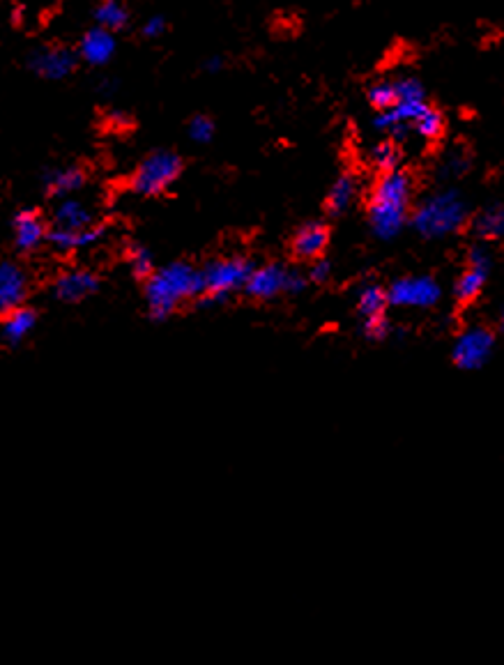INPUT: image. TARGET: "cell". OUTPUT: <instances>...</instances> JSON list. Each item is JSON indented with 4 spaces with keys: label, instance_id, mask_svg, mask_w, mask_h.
<instances>
[{
    "label": "cell",
    "instance_id": "cell-10",
    "mask_svg": "<svg viewBox=\"0 0 504 665\" xmlns=\"http://www.w3.org/2000/svg\"><path fill=\"white\" fill-rule=\"evenodd\" d=\"M491 270H493V258H491V254H488V249L479 244V247L470 251L468 267H465V272L461 274V279H458V284L454 288L456 300L458 302L477 300V297L481 295V290H484L488 284Z\"/></svg>",
    "mask_w": 504,
    "mask_h": 665
},
{
    "label": "cell",
    "instance_id": "cell-9",
    "mask_svg": "<svg viewBox=\"0 0 504 665\" xmlns=\"http://www.w3.org/2000/svg\"><path fill=\"white\" fill-rule=\"evenodd\" d=\"M495 334L486 327H470L458 336L454 346V362L463 371H477L493 355Z\"/></svg>",
    "mask_w": 504,
    "mask_h": 665
},
{
    "label": "cell",
    "instance_id": "cell-16",
    "mask_svg": "<svg viewBox=\"0 0 504 665\" xmlns=\"http://www.w3.org/2000/svg\"><path fill=\"white\" fill-rule=\"evenodd\" d=\"M53 226L63 228V231H83V228L95 226V217L90 208L76 196L60 198L53 212Z\"/></svg>",
    "mask_w": 504,
    "mask_h": 665
},
{
    "label": "cell",
    "instance_id": "cell-3",
    "mask_svg": "<svg viewBox=\"0 0 504 665\" xmlns=\"http://www.w3.org/2000/svg\"><path fill=\"white\" fill-rule=\"evenodd\" d=\"M465 221H468V203L456 189L435 191L412 214V226L429 240L461 231Z\"/></svg>",
    "mask_w": 504,
    "mask_h": 665
},
{
    "label": "cell",
    "instance_id": "cell-26",
    "mask_svg": "<svg viewBox=\"0 0 504 665\" xmlns=\"http://www.w3.org/2000/svg\"><path fill=\"white\" fill-rule=\"evenodd\" d=\"M366 99H369V104L376 111L389 109V106L396 104L394 81H378V83H373V86L369 88V93H366Z\"/></svg>",
    "mask_w": 504,
    "mask_h": 665
},
{
    "label": "cell",
    "instance_id": "cell-13",
    "mask_svg": "<svg viewBox=\"0 0 504 665\" xmlns=\"http://www.w3.org/2000/svg\"><path fill=\"white\" fill-rule=\"evenodd\" d=\"M14 228V247L19 251H35L42 242H47V224H44L42 214L35 210H21L14 214L12 221Z\"/></svg>",
    "mask_w": 504,
    "mask_h": 665
},
{
    "label": "cell",
    "instance_id": "cell-6",
    "mask_svg": "<svg viewBox=\"0 0 504 665\" xmlns=\"http://www.w3.org/2000/svg\"><path fill=\"white\" fill-rule=\"evenodd\" d=\"M307 288V277L295 270H286L284 265L254 267L249 274L244 290L256 300H272L281 293L297 295Z\"/></svg>",
    "mask_w": 504,
    "mask_h": 665
},
{
    "label": "cell",
    "instance_id": "cell-23",
    "mask_svg": "<svg viewBox=\"0 0 504 665\" xmlns=\"http://www.w3.org/2000/svg\"><path fill=\"white\" fill-rule=\"evenodd\" d=\"M387 290L378 284H366L357 297V309H360L362 318H376L387 316Z\"/></svg>",
    "mask_w": 504,
    "mask_h": 665
},
{
    "label": "cell",
    "instance_id": "cell-18",
    "mask_svg": "<svg viewBox=\"0 0 504 665\" xmlns=\"http://www.w3.org/2000/svg\"><path fill=\"white\" fill-rule=\"evenodd\" d=\"M37 325V313L33 309H24L17 307L10 313H5L3 323H0V339H3L7 346H19L24 343L30 334H33Z\"/></svg>",
    "mask_w": 504,
    "mask_h": 665
},
{
    "label": "cell",
    "instance_id": "cell-33",
    "mask_svg": "<svg viewBox=\"0 0 504 665\" xmlns=\"http://www.w3.org/2000/svg\"><path fill=\"white\" fill-rule=\"evenodd\" d=\"M447 168H445V173H449V175H458V173H463L465 171V168H468V159H461V157H449V162L445 164Z\"/></svg>",
    "mask_w": 504,
    "mask_h": 665
},
{
    "label": "cell",
    "instance_id": "cell-4",
    "mask_svg": "<svg viewBox=\"0 0 504 665\" xmlns=\"http://www.w3.org/2000/svg\"><path fill=\"white\" fill-rule=\"evenodd\" d=\"M254 270L247 258H224V261H215L210 263L203 274V295L205 300L201 302L203 307H212V304H219L221 300H226L233 290L244 288L247 284L249 274Z\"/></svg>",
    "mask_w": 504,
    "mask_h": 665
},
{
    "label": "cell",
    "instance_id": "cell-32",
    "mask_svg": "<svg viewBox=\"0 0 504 665\" xmlns=\"http://www.w3.org/2000/svg\"><path fill=\"white\" fill-rule=\"evenodd\" d=\"M332 274V265L327 261H316L311 265V272H309V279L316 281V284H325L327 279H330Z\"/></svg>",
    "mask_w": 504,
    "mask_h": 665
},
{
    "label": "cell",
    "instance_id": "cell-1",
    "mask_svg": "<svg viewBox=\"0 0 504 665\" xmlns=\"http://www.w3.org/2000/svg\"><path fill=\"white\" fill-rule=\"evenodd\" d=\"M412 203V180L408 173L396 171L383 173V178L373 187L369 201V224L380 240H394L408 224Z\"/></svg>",
    "mask_w": 504,
    "mask_h": 665
},
{
    "label": "cell",
    "instance_id": "cell-7",
    "mask_svg": "<svg viewBox=\"0 0 504 665\" xmlns=\"http://www.w3.org/2000/svg\"><path fill=\"white\" fill-rule=\"evenodd\" d=\"M442 288L431 277H406L387 290V302L403 309H431L440 302Z\"/></svg>",
    "mask_w": 504,
    "mask_h": 665
},
{
    "label": "cell",
    "instance_id": "cell-25",
    "mask_svg": "<svg viewBox=\"0 0 504 665\" xmlns=\"http://www.w3.org/2000/svg\"><path fill=\"white\" fill-rule=\"evenodd\" d=\"M396 145H399V143H394L392 139L373 145L371 162H373V166L378 168V171L387 173V171H396V168H399L401 152H399V148H396Z\"/></svg>",
    "mask_w": 504,
    "mask_h": 665
},
{
    "label": "cell",
    "instance_id": "cell-15",
    "mask_svg": "<svg viewBox=\"0 0 504 665\" xmlns=\"http://www.w3.org/2000/svg\"><path fill=\"white\" fill-rule=\"evenodd\" d=\"M42 185L51 198H58L60 201V198L79 194L83 185H86V173H83V168L79 166L51 168V171L44 173Z\"/></svg>",
    "mask_w": 504,
    "mask_h": 665
},
{
    "label": "cell",
    "instance_id": "cell-21",
    "mask_svg": "<svg viewBox=\"0 0 504 665\" xmlns=\"http://www.w3.org/2000/svg\"><path fill=\"white\" fill-rule=\"evenodd\" d=\"M95 24L111 30V33H118L129 24L127 5L122 0H99V5L95 7Z\"/></svg>",
    "mask_w": 504,
    "mask_h": 665
},
{
    "label": "cell",
    "instance_id": "cell-5",
    "mask_svg": "<svg viewBox=\"0 0 504 665\" xmlns=\"http://www.w3.org/2000/svg\"><path fill=\"white\" fill-rule=\"evenodd\" d=\"M182 173V159L171 150H157L143 159L132 178L139 196H162Z\"/></svg>",
    "mask_w": 504,
    "mask_h": 665
},
{
    "label": "cell",
    "instance_id": "cell-8",
    "mask_svg": "<svg viewBox=\"0 0 504 665\" xmlns=\"http://www.w3.org/2000/svg\"><path fill=\"white\" fill-rule=\"evenodd\" d=\"M76 65H79L76 51L63 47V44H47V47L30 51L28 56V67L33 74L47 81L67 79L76 70Z\"/></svg>",
    "mask_w": 504,
    "mask_h": 665
},
{
    "label": "cell",
    "instance_id": "cell-31",
    "mask_svg": "<svg viewBox=\"0 0 504 665\" xmlns=\"http://www.w3.org/2000/svg\"><path fill=\"white\" fill-rule=\"evenodd\" d=\"M141 30L145 37H162L166 33V19L162 17V14H152L150 19H145Z\"/></svg>",
    "mask_w": 504,
    "mask_h": 665
},
{
    "label": "cell",
    "instance_id": "cell-19",
    "mask_svg": "<svg viewBox=\"0 0 504 665\" xmlns=\"http://www.w3.org/2000/svg\"><path fill=\"white\" fill-rule=\"evenodd\" d=\"M327 242H330V231L320 224H307L295 233L293 251L300 258H318L323 254Z\"/></svg>",
    "mask_w": 504,
    "mask_h": 665
},
{
    "label": "cell",
    "instance_id": "cell-24",
    "mask_svg": "<svg viewBox=\"0 0 504 665\" xmlns=\"http://www.w3.org/2000/svg\"><path fill=\"white\" fill-rule=\"evenodd\" d=\"M442 129H445V118H442L440 111H435L433 106H426L422 111V116H419L415 122H412V132L417 136H422L426 141H433L438 139L442 134Z\"/></svg>",
    "mask_w": 504,
    "mask_h": 665
},
{
    "label": "cell",
    "instance_id": "cell-14",
    "mask_svg": "<svg viewBox=\"0 0 504 665\" xmlns=\"http://www.w3.org/2000/svg\"><path fill=\"white\" fill-rule=\"evenodd\" d=\"M53 290H56V297L60 302H70V304L83 302V300H88L90 295L97 293L99 279L88 270H70V272L60 274Z\"/></svg>",
    "mask_w": 504,
    "mask_h": 665
},
{
    "label": "cell",
    "instance_id": "cell-17",
    "mask_svg": "<svg viewBox=\"0 0 504 665\" xmlns=\"http://www.w3.org/2000/svg\"><path fill=\"white\" fill-rule=\"evenodd\" d=\"M102 235L104 228L97 224L83 228V231H63V228L51 226V231H47V242L53 249L60 251V254H70V251L93 247V244L102 240Z\"/></svg>",
    "mask_w": 504,
    "mask_h": 665
},
{
    "label": "cell",
    "instance_id": "cell-34",
    "mask_svg": "<svg viewBox=\"0 0 504 665\" xmlns=\"http://www.w3.org/2000/svg\"><path fill=\"white\" fill-rule=\"evenodd\" d=\"M221 67H224V63H221L219 56H212L210 60H205V63H203V70L208 74H217Z\"/></svg>",
    "mask_w": 504,
    "mask_h": 665
},
{
    "label": "cell",
    "instance_id": "cell-22",
    "mask_svg": "<svg viewBox=\"0 0 504 665\" xmlns=\"http://www.w3.org/2000/svg\"><path fill=\"white\" fill-rule=\"evenodd\" d=\"M475 233L481 240H500L504 235V210L500 203L488 205L475 219Z\"/></svg>",
    "mask_w": 504,
    "mask_h": 665
},
{
    "label": "cell",
    "instance_id": "cell-35",
    "mask_svg": "<svg viewBox=\"0 0 504 665\" xmlns=\"http://www.w3.org/2000/svg\"><path fill=\"white\" fill-rule=\"evenodd\" d=\"M118 90V81H113V79H106L99 83V93L102 95H113Z\"/></svg>",
    "mask_w": 504,
    "mask_h": 665
},
{
    "label": "cell",
    "instance_id": "cell-12",
    "mask_svg": "<svg viewBox=\"0 0 504 665\" xmlns=\"http://www.w3.org/2000/svg\"><path fill=\"white\" fill-rule=\"evenodd\" d=\"M28 295V277L17 263H0V313H10L12 309L24 307Z\"/></svg>",
    "mask_w": 504,
    "mask_h": 665
},
{
    "label": "cell",
    "instance_id": "cell-30",
    "mask_svg": "<svg viewBox=\"0 0 504 665\" xmlns=\"http://www.w3.org/2000/svg\"><path fill=\"white\" fill-rule=\"evenodd\" d=\"M364 334L371 341H383L389 336V320L387 316H376V318H364Z\"/></svg>",
    "mask_w": 504,
    "mask_h": 665
},
{
    "label": "cell",
    "instance_id": "cell-11",
    "mask_svg": "<svg viewBox=\"0 0 504 665\" xmlns=\"http://www.w3.org/2000/svg\"><path fill=\"white\" fill-rule=\"evenodd\" d=\"M116 51H118L116 33H111V30H106L102 26H95L81 37L76 56L90 67H106L113 60V56H116Z\"/></svg>",
    "mask_w": 504,
    "mask_h": 665
},
{
    "label": "cell",
    "instance_id": "cell-20",
    "mask_svg": "<svg viewBox=\"0 0 504 665\" xmlns=\"http://www.w3.org/2000/svg\"><path fill=\"white\" fill-rule=\"evenodd\" d=\"M355 198H357V178L350 173H343L332 185L330 194H327V212H330L332 217H341V214H346L350 210Z\"/></svg>",
    "mask_w": 504,
    "mask_h": 665
},
{
    "label": "cell",
    "instance_id": "cell-29",
    "mask_svg": "<svg viewBox=\"0 0 504 665\" xmlns=\"http://www.w3.org/2000/svg\"><path fill=\"white\" fill-rule=\"evenodd\" d=\"M189 139L194 143H210L215 139V122L205 116H196L192 122H189Z\"/></svg>",
    "mask_w": 504,
    "mask_h": 665
},
{
    "label": "cell",
    "instance_id": "cell-27",
    "mask_svg": "<svg viewBox=\"0 0 504 665\" xmlns=\"http://www.w3.org/2000/svg\"><path fill=\"white\" fill-rule=\"evenodd\" d=\"M129 267H132L134 277L139 279H148L152 272H155V258H152V251L145 247H132L129 249Z\"/></svg>",
    "mask_w": 504,
    "mask_h": 665
},
{
    "label": "cell",
    "instance_id": "cell-2",
    "mask_svg": "<svg viewBox=\"0 0 504 665\" xmlns=\"http://www.w3.org/2000/svg\"><path fill=\"white\" fill-rule=\"evenodd\" d=\"M201 295L203 274L189 263H171L155 270L145 284V302L155 320H166L182 302Z\"/></svg>",
    "mask_w": 504,
    "mask_h": 665
},
{
    "label": "cell",
    "instance_id": "cell-28",
    "mask_svg": "<svg viewBox=\"0 0 504 665\" xmlns=\"http://www.w3.org/2000/svg\"><path fill=\"white\" fill-rule=\"evenodd\" d=\"M396 88V102H412V99H426V90L422 81L415 76H401L394 81Z\"/></svg>",
    "mask_w": 504,
    "mask_h": 665
}]
</instances>
